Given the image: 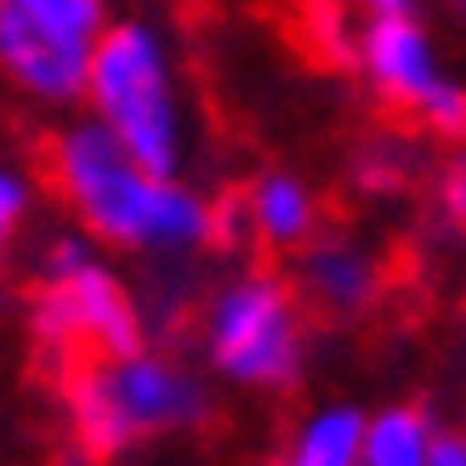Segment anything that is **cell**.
<instances>
[{
  "instance_id": "1",
  "label": "cell",
  "mask_w": 466,
  "mask_h": 466,
  "mask_svg": "<svg viewBox=\"0 0 466 466\" xmlns=\"http://www.w3.org/2000/svg\"><path fill=\"white\" fill-rule=\"evenodd\" d=\"M52 188L86 239L103 250L143 256V262H182L211 250V199L182 177H159L80 114L52 137Z\"/></svg>"
},
{
  "instance_id": "2",
  "label": "cell",
  "mask_w": 466,
  "mask_h": 466,
  "mask_svg": "<svg viewBox=\"0 0 466 466\" xmlns=\"http://www.w3.org/2000/svg\"><path fill=\"white\" fill-rule=\"evenodd\" d=\"M211 381L154 341L114 359H80L63 387V421L86 461H120L137 444L188 438L211 421Z\"/></svg>"
},
{
  "instance_id": "3",
  "label": "cell",
  "mask_w": 466,
  "mask_h": 466,
  "mask_svg": "<svg viewBox=\"0 0 466 466\" xmlns=\"http://www.w3.org/2000/svg\"><path fill=\"white\" fill-rule=\"evenodd\" d=\"M80 103L137 166L159 177L188 171V108L171 75V46L154 23L108 17V29L91 46Z\"/></svg>"
},
{
  "instance_id": "4",
  "label": "cell",
  "mask_w": 466,
  "mask_h": 466,
  "mask_svg": "<svg viewBox=\"0 0 466 466\" xmlns=\"http://www.w3.org/2000/svg\"><path fill=\"white\" fill-rule=\"evenodd\" d=\"M29 330L52 359H114L148 341L137 296L80 228L52 233L35 256Z\"/></svg>"
},
{
  "instance_id": "5",
  "label": "cell",
  "mask_w": 466,
  "mask_h": 466,
  "mask_svg": "<svg viewBox=\"0 0 466 466\" xmlns=\"http://www.w3.org/2000/svg\"><path fill=\"white\" fill-rule=\"evenodd\" d=\"M205 370L239 392H279L301 387L308 376V330L290 279L268 268H245L222 279L205 301Z\"/></svg>"
},
{
  "instance_id": "6",
  "label": "cell",
  "mask_w": 466,
  "mask_h": 466,
  "mask_svg": "<svg viewBox=\"0 0 466 466\" xmlns=\"http://www.w3.org/2000/svg\"><path fill=\"white\" fill-rule=\"evenodd\" d=\"M108 0H0V80L40 108L80 103Z\"/></svg>"
},
{
  "instance_id": "7",
  "label": "cell",
  "mask_w": 466,
  "mask_h": 466,
  "mask_svg": "<svg viewBox=\"0 0 466 466\" xmlns=\"http://www.w3.org/2000/svg\"><path fill=\"white\" fill-rule=\"evenodd\" d=\"M359 68L364 80L376 86V97L404 108V114H421L427 97L444 86V63H438V40L421 17L410 12H370L364 29H359Z\"/></svg>"
},
{
  "instance_id": "8",
  "label": "cell",
  "mask_w": 466,
  "mask_h": 466,
  "mask_svg": "<svg viewBox=\"0 0 466 466\" xmlns=\"http://www.w3.org/2000/svg\"><path fill=\"white\" fill-rule=\"evenodd\" d=\"M290 256H296V273H290L296 301L319 308L324 319H359L381 296V262L359 239H319L313 233Z\"/></svg>"
},
{
  "instance_id": "9",
  "label": "cell",
  "mask_w": 466,
  "mask_h": 466,
  "mask_svg": "<svg viewBox=\"0 0 466 466\" xmlns=\"http://www.w3.org/2000/svg\"><path fill=\"white\" fill-rule=\"evenodd\" d=\"M250 239L268 250H296L319 233V194L296 171H262L250 177V188L239 194Z\"/></svg>"
},
{
  "instance_id": "10",
  "label": "cell",
  "mask_w": 466,
  "mask_h": 466,
  "mask_svg": "<svg viewBox=\"0 0 466 466\" xmlns=\"http://www.w3.org/2000/svg\"><path fill=\"white\" fill-rule=\"evenodd\" d=\"M438 421L421 404H387L376 415H364V438H359V466H427Z\"/></svg>"
},
{
  "instance_id": "11",
  "label": "cell",
  "mask_w": 466,
  "mask_h": 466,
  "mask_svg": "<svg viewBox=\"0 0 466 466\" xmlns=\"http://www.w3.org/2000/svg\"><path fill=\"white\" fill-rule=\"evenodd\" d=\"M364 410L359 404H319L290 432V466H359Z\"/></svg>"
},
{
  "instance_id": "12",
  "label": "cell",
  "mask_w": 466,
  "mask_h": 466,
  "mask_svg": "<svg viewBox=\"0 0 466 466\" xmlns=\"http://www.w3.org/2000/svg\"><path fill=\"white\" fill-rule=\"evenodd\" d=\"M29 211H35V177L23 171L17 159L0 154V250H6L17 233H23Z\"/></svg>"
},
{
  "instance_id": "13",
  "label": "cell",
  "mask_w": 466,
  "mask_h": 466,
  "mask_svg": "<svg viewBox=\"0 0 466 466\" xmlns=\"http://www.w3.org/2000/svg\"><path fill=\"white\" fill-rule=\"evenodd\" d=\"M410 171H415V159H410L404 148H392V143L359 154V166H353V177H359V188H364V194H399Z\"/></svg>"
},
{
  "instance_id": "14",
  "label": "cell",
  "mask_w": 466,
  "mask_h": 466,
  "mask_svg": "<svg viewBox=\"0 0 466 466\" xmlns=\"http://www.w3.org/2000/svg\"><path fill=\"white\" fill-rule=\"evenodd\" d=\"M415 120H421L432 137H444V143H461V137H466V91H461V80L450 75V80L427 97V108L415 114Z\"/></svg>"
},
{
  "instance_id": "15",
  "label": "cell",
  "mask_w": 466,
  "mask_h": 466,
  "mask_svg": "<svg viewBox=\"0 0 466 466\" xmlns=\"http://www.w3.org/2000/svg\"><path fill=\"white\" fill-rule=\"evenodd\" d=\"M438 222H444V233H461V222H466V171H461V159L438 171Z\"/></svg>"
},
{
  "instance_id": "16",
  "label": "cell",
  "mask_w": 466,
  "mask_h": 466,
  "mask_svg": "<svg viewBox=\"0 0 466 466\" xmlns=\"http://www.w3.org/2000/svg\"><path fill=\"white\" fill-rule=\"evenodd\" d=\"M427 466H466V438L455 427H438L427 444Z\"/></svg>"
},
{
  "instance_id": "17",
  "label": "cell",
  "mask_w": 466,
  "mask_h": 466,
  "mask_svg": "<svg viewBox=\"0 0 466 466\" xmlns=\"http://www.w3.org/2000/svg\"><path fill=\"white\" fill-rule=\"evenodd\" d=\"M353 6H364V12H410L415 0H353Z\"/></svg>"
}]
</instances>
